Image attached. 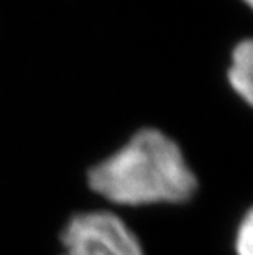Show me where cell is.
Listing matches in <instances>:
<instances>
[{
    "instance_id": "1",
    "label": "cell",
    "mask_w": 253,
    "mask_h": 255,
    "mask_svg": "<svg viewBox=\"0 0 253 255\" xmlns=\"http://www.w3.org/2000/svg\"><path fill=\"white\" fill-rule=\"evenodd\" d=\"M89 186L120 206L184 203L197 189V178L173 138L142 128L89 171Z\"/></svg>"
},
{
    "instance_id": "2",
    "label": "cell",
    "mask_w": 253,
    "mask_h": 255,
    "mask_svg": "<svg viewBox=\"0 0 253 255\" xmlns=\"http://www.w3.org/2000/svg\"><path fill=\"white\" fill-rule=\"evenodd\" d=\"M63 255H145L130 227L109 211L73 216L61 232Z\"/></svg>"
},
{
    "instance_id": "3",
    "label": "cell",
    "mask_w": 253,
    "mask_h": 255,
    "mask_svg": "<svg viewBox=\"0 0 253 255\" xmlns=\"http://www.w3.org/2000/svg\"><path fill=\"white\" fill-rule=\"evenodd\" d=\"M252 41L245 40L234 50L232 66L229 69V83L240 97H244L247 104L253 101V84H252V63H253Z\"/></svg>"
},
{
    "instance_id": "4",
    "label": "cell",
    "mask_w": 253,
    "mask_h": 255,
    "mask_svg": "<svg viewBox=\"0 0 253 255\" xmlns=\"http://www.w3.org/2000/svg\"><path fill=\"white\" fill-rule=\"evenodd\" d=\"M235 252L237 255H253V216L252 211L242 219L235 236Z\"/></svg>"
},
{
    "instance_id": "5",
    "label": "cell",
    "mask_w": 253,
    "mask_h": 255,
    "mask_svg": "<svg viewBox=\"0 0 253 255\" xmlns=\"http://www.w3.org/2000/svg\"><path fill=\"white\" fill-rule=\"evenodd\" d=\"M245 2L249 3V5H252V0H245Z\"/></svg>"
}]
</instances>
